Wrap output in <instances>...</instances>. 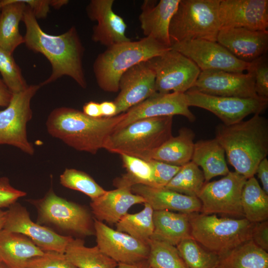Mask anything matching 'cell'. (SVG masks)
Listing matches in <instances>:
<instances>
[{
	"label": "cell",
	"mask_w": 268,
	"mask_h": 268,
	"mask_svg": "<svg viewBox=\"0 0 268 268\" xmlns=\"http://www.w3.org/2000/svg\"><path fill=\"white\" fill-rule=\"evenodd\" d=\"M22 21L25 27L24 44L29 50L43 55L52 67L51 75L39 84L40 86L67 76L85 88L87 82L83 67L84 48L76 27L72 26L58 35L47 33L27 5Z\"/></svg>",
	"instance_id": "obj_1"
},
{
	"label": "cell",
	"mask_w": 268,
	"mask_h": 268,
	"mask_svg": "<svg viewBox=\"0 0 268 268\" xmlns=\"http://www.w3.org/2000/svg\"><path fill=\"white\" fill-rule=\"evenodd\" d=\"M126 116L125 112L111 117L94 118L78 110L61 107L51 112L46 125L53 137L76 150L95 154L104 148L109 137Z\"/></svg>",
	"instance_id": "obj_2"
},
{
	"label": "cell",
	"mask_w": 268,
	"mask_h": 268,
	"mask_svg": "<svg viewBox=\"0 0 268 268\" xmlns=\"http://www.w3.org/2000/svg\"><path fill=\"white\" fill-rule=\"evenodd\" d=\"M215 138L221 145L235 171L247 179L254 177L268 154V120L255 114L246 121L217 125Z\"/></svg>",
	"instance_id": "obj_3"
},
{
	"label": "cell",
	"mask_w": 268,
	"mask_h": 268,
	"mask_svg": "<svg viewBox=\"0 0 268 268\" xmlns=\"http://www.w3.org/2000/svg\"><path fill=\"white\" fill-rule=\"evenodd\" d=\"M170 49L146 37L107 47L97 56L93 64V70L98 86L106 92H117L119 80L124 72L134 66L160 55Z\"/></svg>",
	"instance_id": "obj_4"
},
{
	"label": "cell",
	"mask_w": 268,
	"mask_h": 268,
	"mask_svg": "<svg viewBox=\"0 0 268 268\" xmlns=\"http://www.w3.org/2000/svg\"><path fill=\"white\" fill-rule=\"evenodd\" d=\"M189 218L192 237L219 257L251 240L253 223L245 218L219 217L200 212L189 214Z\"/></svg>",
	"instance_id": "obj_5"
},
{
	"label": "cell",
	"mask_w": 268,
	"mask_h": 268,
	"mask_svg": "<svg viewBox=\"0 0 268 268\" xmlns=\"http://www.w3.org/2000/svg\"><path fill=\"white\" fill-rule=\"evenodd\" d=\"M220 0H180L169 25L171 45L196 39L217 42Z\"/></svg>",
	"instance_id": "obj_6"
},
{
	"label": "cell",
	"mask_w": 268,
	"mask_h": 268,
	"mask_svg": "<svg viewBox=\"0 0 268 268\" xmlns=\"http://www.w3.org/2000/svg\"><path fill=\"white\" fill-rule=\"evenodd\" d=\"M173 117L142 119L115 130L104 149L110 152L141 158L172 136Z\"/></svg>",
	"instance_id": "obj_7"
},
{
	"label": "cell",
	"mask_w": 268,
	"mask_h": 268,
	"mask_svg": "<svg viewBox=\"0 0 268 268\" xmlns=\"http://www.w3.org/2000/svg\"><path fill=\"white\" fill-rule=\"evenodd\" d=\"M38 212L37 223L62 232L95 235L94 218L85 206L57 196L51 188L43 198L30 201Z\"/></svg>",
	"instance_id": "obj_8"
},
{
	"label": "cell",
	"mask_w": 268,
	"mask_h": 268,
	"mask_svg": "<svg viewBox=\"0 0 268 268\" xmlns=\"http://www.w3.org/2000/svg\"><path fill=\"white\" fill-rule=\"evenodd\" d=\"M40 87L39 84L29 85L24 90L12 94L8 105L0 110V145L16 147L29 155L34 153L26 127L32 117L31 99Z\"/></svg>",
	"instance_id": "obj_9"
},
{
	"label": "cell",
	"mask_w": 268,
	"mask_h": 268,
	"mask_svg": "<svg viewBox=\"0 0 268 268\" xmlns=\"http://www.w3.org/2000/svg\"><path fill=\"white\" fill-rule=\"evenodd\" d=\"M147 61L155 73L156 90L159 93H186L201 71L192 60L171 48Z\"/></svg>",
	"instance_id": "obj_10"
},
{
	"label": "cell",
	"mask_w": 268,
	"mask_h": 268,
	"mask_svg": "<svg viewBox=\"0 0 268 268\" xmlns=\"http://www.w3.org/2000/svg\"><path fill=\"white\" fill-rule=\"evenodd\" d=\"M247 179L235 171H230L220 180L205 182L198 198L200 213L244 218L241 195Z\"/></svg>",
	"instance_id": "obj_11"
},
{
	"label": "cell",
	"mask_w": 268,
	"mask_h": 268,
	"mask_svg": "<svg viewBox=\"0 0 268 268\" xmlns=\"http://www.w3.org/2000/svg\"><path fill=\"white\" fill-rule=\"evenodd\" d=\"M189 107L207 110L229 126L243 121L251 114H260L268 107V99L261 97L239 98L214 96L196 90L185 93Z\"/></svg>",
	"instance_id": "obj_12"
},
{
	"label": "cell",
	"mask_w": 268,
	"mask_h": 268,
	"mask_svg": "<svg viewBox=\"0 0 268 268\" xmlns=\"http://www.w3.org/2000/svg\"><path fill=\"white\" fill-rule=\"evenodd\" d=\"M171 48L192 60L201 71L243 73L249 65L236 58L217 42L201 39L184 41L172 44Z\"/></svg>",
	"instance_id": "obj_13"
},
{
	"label": "cell",
	"mask_w": 268,
	"mask_h": 268,
	"mask_svg": "<svg viewBox=\"0 0 268 268\" xmlns=\"http://www.w3.org/2000/svg\"><path fill=\"white\" fill-rule=\"evenodd\" d=\"M3 229L22 234L44 252L64 253L73 238L61 235L51 228L33 221L26 207L16 202L9 206Z\"/></svg>",
	"instance_id": "obj_14"
},
{
	"label": "cell",
	"mask_w": 268,
	"mask_h": 268,
	"mask_svg": "<svg viewBox=\"0 0 268 268\" xmlns=\"http://www.w3.org/2000/svg\"><path fill=\"white\" fill-rule=\"evenodd\" d=\"M94 225L97 246L117 264H133L148 259V242L114 230L95 218Z\"/></svg>",
	"instance_id": "obj_15"
},
{
	"label": "cell",
	"mask_w": 268,
	"mask_h": 268,
	"mask_svg": "<svg viewBox=\"0 0 268 268\" xmlns=\"http://www.w3.org/2000/svg\"><path fill=\"white\" fill-rule=\"evenodd\" d=\"M190 90L214 96L239 98L258 97L252 75L247 73L209 70L201 71Z\"/></svg>",
	"instance_id": "obj_16"
},
{
	"label": "cell",
	"mask_w": 268,
	"mask_h": 268,
	"mask_svg": "<svg viewBox=\"0 0 268 268\" xmlns=\"http://www.w3.org/2000/svg\"><path fill=\"white\" fill-rule=\"evenodd\" d=\"M119 93L114 102L117 115L127 111L157 93L155 73L147 61L127 70L120 77Z\"/></svg>",
	"instance_id": "obj_17"
},
{
	"label": "cell",
	"mask_w": 268,
	"mask_h": 268,
	"mask_svg": "<svg viewBox=\"0 0 268 268\" xmlns=\"http://www.w3.org/2000/svg\"><path fill=\"white\" fill-rule=\"evenodd\" d=\"M126 116L116 130L139 120L160 117L181 115L194 122L196 117L190 111L185 93H156L126 112Z\"/></svg>",
	"instance_id": "obj_18"
},
{
	"label": "cell",
	"mask_w": 268,
	"mask_h": 268,
	"mask_svg": "<svg viewBox=\"0 0 268 268\" xmlns=\"http://www.w3.org/2000/svg\"><path fill=\"white\" fill-rule=\"evenodd\" d=\"M221 27L265 31L268 27V0H221Z\"/></svg>",
	"instance_id": "obj_19"
},
{
	"label": "cell",
	"mask_w": 268,
	"mask_h": 268,
	"mask_svg": "<svg viewBox=\"0 0 268 268\" xmlns=\"http://www.w3.org/2000/svg\"><path fill=\"white\" fill-rule=\"evenodd\" d=\"M113 0H91L86 8L88 18L96 21L91 39L107 48L131 40L126 36L127 25L113 9Z\"/></svg>",
	"instance_id": "obj_20"
},
{
	"label": "cell",
	"mask_w": 268,
	"mask_h": 268,
	"mask_svg": "<svg viewBox=\"0 0 268 268\" xmlns=\"http://www.w3.org/2000/svg\"><path fill=\"white\" fill-rule=\"evenodd\" d=\"M217 42L239 60L250 63L266 55L268 31L221 27L217 35Z\"/></svg>",
	"instance_id": "obj_21"
},
{
	"label": "cell",
	"mask_w": 268,
	"mask_h": 268,
	"mask_svg": "<svg viewBox=\"0 0 268 268\" xmlns=\"http://www.w3.org/2000/svg\"><path fill=\"white\" fill-rule=\"evenodd\" d=\"M180 0H144L138 19L143 34L171 48L169 29Z\"/></svg>",
	"instance_id": "obj_22"
},
{
	"label": "cell",
	"mask_w": 268,
	"mask_h": 268,
	"mask_svg": "<svg viewBox=\"0 0 268 268\" xmlns=\"http://www.w3.org/2000/svg\"><path fill=\"white\" fill-rule=\"evenodd\" d=\"M145 202L142 197L132 192L131 187L122 186L106 191L101 196L92 200L90 205L94 218L113 224L128 213L131 206Z\"/></svg>",
	"instance_id": "obj_23"
},
{
	"label": "cell",
	"mask_w": 268,
	"mask_h": 268,
	"mask_svg": "<svg viewBox=\"0 0 268 268\" xmlns=\"http://www.w3.org/2000/svg\"><path fill=\"white\" fill-rule=\"evenodd\" d=\"M131 190L142 197L153 210L176 211L190 214L200 212L201 210V202L196 197L142 184L133 185Z\"/></svg>",
	"instance_id": "obj_24"
},
{
	"label": "cell",
	"mask_w": 268,
	"mask_h": 268,
	"mask_svg": "<svg viewBox=\"0 0 268 268\" xmlns=\"http://www.w3.org/2000/svg\"><path fill=\"white\" fill-rule=\"evenodd\" d=\"M195 134L191 129L183 127L179 134L173 135L159 147L146 154L141 159L154 160L169 164L182 166L192 160Z\"/></svg>",
	"instance_id": "obj_25"
},
{
	"label": "cell",
	"mask_w": 268,
	"mask_h": 268,
	"mask_svg": "<svg viewBox=\"0 0 268 268\" xmlns=\"http://www.w3.org/2000/svg\"><path fill=\"white\" fill-rule=\"evenodd\" d=\"M26 7L22 0H0V47L12 54L24 43L19 25Z\"/></svg>",
	"instance_id": "obj_26"
},
{
	"label": "cell",
	"mask_w": 268,
	"mask_h": 268,
	"mask_svg": "<svg viewBox=\"0 0 268 268\" xmlns=\"http://www.w3.org/2000/svg\"><path fill=\"white\" fill-rule=\"evenodd\" d=\"M44 252L22 234L0 231V260L9 268H23L29 259Z\"/></svg>",
	"instance_id": "obj_27"
},
{
	"label": "cell",
	"mask_w": 268,
	"mask_h": 268,
	"mask_svg": "<svg viewBox=\"0 0 268 268\" xmlns=\"http://www.w3.org/2000/svg\"><path fill=\"white\" fill-rule=\"evenodd\" d=\"M154 230L150 239L176 246L183 240L192 237L189 214L169 210H154Z\"/></svg>",
	"instance_id": "obj_28"
},
{
	"label": "cell",
	"mask_w": 268,
	"mask_h": 268,
	"mask_svg": "<svg viewBox=\"0 0 268 268\" xmlns=\"http://www.w3.org/2000/svg\"><path fill=\"white\" fill-rule=\"evenodd\" d=\"M224 148L215 138L195 143L191 161L202 168L205 182L216 176L229 173Z\"/></svg>",
	"instance_id": "obj_29"
},
{
	"label": "cell",
	"mask_w": 268,
	"mask_h": 268,
	"mask_svg": "<svg viewBox=\"0 0 268 268\" xmlns=\"http://www.w3.org/2000/svg\"><path fill=\"white\" fill-rule=\"evenodd\" d=\"M216 268H268V253L250 240L220 257Z\"/></svg>",
	"instance_id": "obj_30"
},
{
	"label": "cell",
	"mask_w": 268,
	"mask_h": 268,
	"mask_svg": "<svg viewBox=\"0 0 268 268\" xmlns=\"http://www.w3.org/2000/svg\"><path fill=\"white\" fill-rule=\"evenodd\" d=\"M65 255L77 268H116L118 264L103 253L96 245L88 247L79 238H73L67 245Z\"/></svg>",
	"instance_id": "obj_31"
},
{
	"label": "cell",
	"mask_w": 268,
	"mask_h": 268,
	"mask_svg": "<svg viewBox=\"0 0 268 268\" xmlns=\"http://www.w3.org/2000/svg\"><path fill=\"white\" fill-rule=\"evenodd\" d=\"M241 205L244 217L251 223L268 219V194L254 177L247 179L243 188Z\"/></svg>",
	"instance_id": "obj_32"
},
{
	"label": "cell",
	"mask_w": 268,
	"mask_h": 268,
	"mask_svg": "<svg viewBox=\"0 0 268 268\" xmlns=\"http://www.w3.org/2000/svg\"><path fill=\"white\" fill-rule=\"evenodd\" d=\"M143 209L136 213H127L116 224V230L144 242H148L154 230L153 210L146 202Z\"/></svg>",
	"instance_id": "obj_33"
},
{
	"label": "cell",
	"mask_w": 268,
	"mask_h": 268,
	"mask_svg": "<svg viewBox=\"0 0 268 268\" xmlns=\"http://www.w3.org/2000/svg\"><path fill=\"white\" fill-rule=\"evenodd\" d=\"M205 183L202 171L191 161L181 167L164 188L185 195L198 197Z\"/></svg>",
	"instance_id": "obj_34"
},
{
	"label": "cell",
	"mask_w": 268,
	"mask_h": 268,
	"mask_svg": "<svg viewBox=\"0 0 268 268\" xmlns=\"http://www.w3.org/2000/svg\"><path fill=\"white\" fill-rule=\"evenodd\" d=\"M127 173L114 182L116 187H132L136 184L151 186L152 169L149 162L141 158L129 155L120 154Z\"/></svg>",
	"instance_id": "obj_35"
},
{
	"label": "cell",
	"mask_w": 268,
	"mask_h": 268,
	"mask_svg": "<svg viewBox=\"0 0 268 268\" xmlns=\"http://www.w3.org/2000/svg\"><path fill=\"white\" fill-rule=\"evenodd\" d=\"M176 248L189 268H213L219 257L202 247L193 237L181 241Z\"/></svg>",
	"instance_id": "obj_36"
},
{
	"label": "cell",
	"mask_w": 268,
	"mask_h": 268,
	"mask_svg": "<svg viewBox=\"0 0 268 268\" xmlns=\"http://www.w3.org/2000/svg\"><path fill=\"white\" fill-rule=\"evenodd\" d=\"M149 254L147 259L153 268H189L176 246L155 240L148 241Z\"/></svg>",
	"instance_id": "obj_37"
},
{
	"label": "cell",
	"mask_w": 268,
	"mask_h": 268,
	"mask_svg": "<svg viewBox=\"0 0 268 268\" xmlns=\"http://www.w3.org/2000/svg\"><path fill=\"white\" fill-rule=\"evenodd\" d=\"M60 181L64 187L80 192L91 200L106 191L88 174L75 169L66 168L60 175Z\"/></svg>",
	"instance_id": "obj_38"
},
{
	"label": "cell",
	"mask_w": 268,
	"mask_h": 268,
	"mask_svg": "<svg viewBox=\"0 0 268 268\" xmlns=\"http://www.w3.org/2000/svg\"><path fill=\"white\" fill-rule=\"evenodd\" d=\"M0 73L3 82L12 94L24 90L29 85L12 54L0 47Z\"/></svg>",
	"instance_id": "obj_39"
},
{
	"label": "cell",
	"mask_w": 268,
	"mask_h": 268,
	"mask_svg": "<svg viewBox=\"0 0 268 268\" xmlns=\"http://www.w3.org/2000/svg\"><path fill=\"white\" fill-rule=\"evenodd\" d=\"M246 71L254 78L258 96L268 99V60L266 55L250 62Z\"/></svg>",
	"instance_id": "obj_40"
},
{
	"label": "cell",
	"mask_w": 268,
	"mask_h": 268,
	"mask_svg": "<svg viewBox=\"0 0 268 268\" xmlns=\"http://www.w3.org/2000/svg\"><path fill=\"white\" fill-rule=\"evenodd\" d=\"M23 268H77L66 258L64 253L45 252L26 262Z\"/></svg>",
	"instance_id": "obj_41"
},
{
	"label": "cell",
	"mask_w": 268,
	"mask_h": 268,
	"mask_svg": "<svg viewBox=\"0 0 268 268\" xmlns=\"http://www.w3.org/2000/svg\"><path fill=\"white\" fill-rule=\"evenodd\" d=\"M146 161L149 162L152 169L151 187L157 188H164L181 167L154 160Z\"/></svg>",
	"instance_id": "obj_42"
},
{
	"label": "cell",
	"mask_w": 268,
	"mask_h": 268,
	"mask_svg": "<svg viewBox=\"0 0 268 268\" xmlns=\"http://www.w3.org/2000/svg\"><path fill=\"white\" fill-rule=\"evenodd\" d=\"M33 11L37 19L46 18L50 7L59 9L66 5L67 0H22Z\"/></svg>",
	"instance_id": "obj_43"
},
{
	"label": "cell",
	"mask_w": 268,
	"mask_h": 268,
	"mask_svg": "<svg viewBox=\"0 0 268 268\" xmlns=\"http://www.w3.org/2000/svg\"><path fill=\"white\" fill-rule=\"evenodd\" d=\"M26 195L25 192L13 187L8 178H0V209L8 207Z\"/></svg>",
	"instance_id": "obj_44"
},
{
	"label": "cell",
	"mask_w": 268,
	"mask_h": 268,
	"mask_svg": "<svg viewBox=\"0 0 268 268\" xmlns=\"http://www.w3.org/2000/svg\"><path fill=\"white\" fill-rule=\"evenodd\" d=\"M251 240L259 247L268 251V221L253 223Z\"/></svg>",
	"instance_id": "obj_45"
},
{
	"label": "cell",
	"mask_w": 268,
	"mask_h": 268,
	"mask_svg": "<svg viewBox=\"0 0 268 268\" xmlns=\"http://www.w3.org/2000/svg\"><path fill=\"white\" fill-rule=\"evenodd\" d=\"M262 185V189L268 194V160L264 158L259 164L256 173Z\"/></svg>",
	"instance_id": "obj_46"
},
{
	"label": "cell",
	"mask_w": 268,
	"mask_h": 268,
	"mask_svg": "<svg viewBox=\"0 0 268 268\" xmlns=\"http://www.w3.org/2000/svg\"><path fill=\"white\" fill-rule=\"evenodd\" d=\"M86 115L94 118L102 117L100 105L95 101H89L86 103L83 107V111Z\"/></svg>",
	"instance_id": "obj_47"
},
{
	"label": "cell",
	"mask_w": 268,
	"mask_h": 268,
	"mask_svg": "<svg viewBox=\"0 0 268 268\" xmlns=\"http://www.w3.org/2000/svg\"><path fill=\"white\" fill-rule=\"evenodd\" d=\"M100 105L103 117H111L117 115V107L114 101H103Z\"/></svg>",
	"instance_id": "obj_48"
},
{
	"label": "cell",
	"mask_w": 268,
	"mask_h": 268,
	"mask_svg": "<svg viewBox=\"0 0 268 268\" xmlns=\"http://www.w3.org/2000/svg\"><path fill=\"white\" fill-rule=\"evenodd\" d=\"M12 93L0 78V106L7 107L10 103Z\"/></svg>",
	"instance_id": "obj_49"
},
{
	"label": "cell",
	"mask_w": 268,
	"mask_h": 268,
	"mask_svg": "<svg viewBox=\"0 0 268 268\" xmlns=\"http://www.w3.org/2000/svg\"><path fill=\"white\" fill-rule=\"evenodd\" d=\"M117 268H151L147 260L133 264L118 263Z\"/></svg>",
	"instance_id": "obj_50"
},
{
	"label": "cell",
	"mask_w": 268,
	"mask_h": 268,
	"mask_svg": "<svg viewBox=\"0 0 268 268\" xmlns=\"http://www.w3.org/2000/svg\"><path fill=\"white\" fill-rule=\"evenodd\" d=\"M6 216V211L0 209V231L3 228Z\"/></svg>",
	"instance_id": "obj_51"
},
{
	"label": "cell",
	"mask_w": 268,
	"mask_h": 268,
	"mask_svg": "<svg viewBox=\"0 0 268 268\" xmlns=\"http://www.w3.org/2000/svg\"><path fill=\"white\" fill-rule=\"evenodd\" d=\"M0 268H9L7 266H6L4 263L1 262L0 263Z\"/></svg>",
	"instance_id": "obj_52"
},
{
	"label": "cell",
	"mask_w": 268,
	"mask_h": 268,
	"mask_svg": "<svg viewBox=\"0 0 268 268\" xmlns=\"http://www.w3.org/2000/svg\"><path fill=\"white\" fill-rule=\"evenodd\" d=\"M0 263H1V261H0Z\"/></svg>",
	"instance_id": "obj_53"
},
{
	"label": "cell",
	"mask_w": 268,
	"mask_h": 268,
	"mask_svg": "<svg viewBox=\"0 0 268 268\" xmlns=\"http://www.w3.org/2000/svg\"><path fill=\"white\" fill-rule=\"evenodd\" d=\"M216 268V267H214V268Z\"/></svg>",
	"instance_id": "obj_54"
},
{
	"label": "cell",
	"mask_w": 268,
	"mask_h": 268,
	"mask_svg": "<svg viewBox=\"0 0 268 268\" xmlns=\"http://www.w3.org/2000/svg\"></svg>",
	"instance_id": "obj_55"
}]
</instances>
